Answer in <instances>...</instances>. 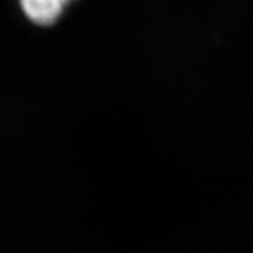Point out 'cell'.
Listing matches in <instances>:
<instances>
[{
    "label": "cell",
    "instance_id": "obj_1",
    "mask_svg": "<svg viewBox=\"0 0 253 253\" xmlns=\"http://www.w3.org/2000/svg\"><path fill=\"white\" fill-rule=\"evenodd\" d=\"M69 0H20L25 15L38 25H51Z\"/></svg>",
    "mask_w": 253,
    "mask_h": 253
}]
</instances>
